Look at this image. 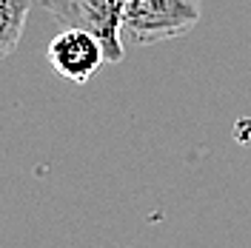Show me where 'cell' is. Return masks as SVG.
I'll use <instances>...</instances> for the list:
<instances>
[{"label": "cell", "instance_id": "2", "mask_svg": "<svg viewBox=\"0 0 251 248\" xmlns=\"http://www.w3.org/2000/svg\"><path fill=\"white\" fill-rule=\"evenodd\" d=\"M57 26L92 31L106 49V63H120L126 54L120 37V0H40Z\"/></svg>", "mask_w": 251, "mask_h": 248}, {"label": "cell", "instance_id": "3", "mask_svg": "<svg viewBox=\"0 0 251 248\" xmlns=\"http://www.w3.org/2000/svg\"><path fill=\"white\" fill-rule=\"evenodd\" d=\"M46 60L57 77L83 86L106 63V49L92 31L75 29V26H60V31L49 40Z\"/></svg>", "mask_w": 251, "mask_h": 248}, {"label": "cell", "instance_id": "4", "mask_svg": "<svg viewBox=\"0 0 251 248\" xmlns=\"http://www.w3.org/2000/svg\"><path fill=\"white\" fill-rule=\"evenodd\" d=\"M31 15V0H0V60L15 54Z\"/></svg>", "mask_w": 251, "mask_h": 248}, {"label": "cell", "instance_id": "1", "mask_svg": "<svg viewBox=\"0 0 251 248\" xmlns=\"http://www.w3.org/2000/svg\"><path fill=\"white\" fill-rule=\"evenodd\" d=\"M203 17V0H120V37L154 46L183 37Z\"/></svg>", "mask_w": 251, "mask_h": 248}]
</instances>
